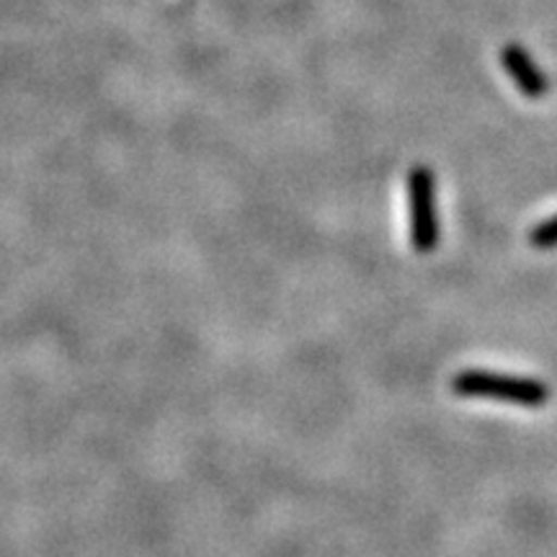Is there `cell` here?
<instances>
[{"label": "cell", "mask_w": 557, "mask_h": 557, "mask_svg": "<svg viewBox=\"0 0 557 557\" xmlns=\"http://www.w3.org/2000/svg\"><path fill=\"white\" fill-rule=\"evenodd\" d=\"M451 389L459 398H483L511 403V406L542 408L549 400V387L540 380L508 377V374L485 372V369H465L451 380Z\"/></svg>", "instance_id": "1"}, {"label": "cell", "mask_w": 557, "mask_h": 557, "mask_svg": "<svg viewBox=\"0 0 557 557\" xmlns=\"http://www.w3.org/2000/svg\"><path fill=\"white\" fill-rule=\"evenodd\" d=\"M408 212L410 243L418 253H431L438 246L436 178L426 165H416L408 173Z\"/></svg>", "instance_id": "2"}, {"label": "cell", "mask_w": 557, "mask_h": 557, "mask_svg": "<svg viewBox=\"0 0 557 557\" xmlns=\"http://www.w3.org/2000/svg\"><path fill=\"white\" fill-rule=\"evenodd\" d=\"M500 62H504L506 73L511 75V81L517 83V88L527 99H542L549 90L545 73L534 65V60L519 45H506L504 52H500Z\"/></svg>", "instance_id": "3"}, {"label": "cell", "mask_w": 557, "mask_h": 557, "mask_svg": "<svg viewBox=\"0 0 557 557\" xmlns=\"http://www.w3.org/2000/svg\"><path fill=\"white\" fill-rule=\"evenodd\" d=\"M529 243L540 250L557 248V214L545 222H540V225L529 233Z\"/></svg>", "instance_id": "4"}]
</instances>
